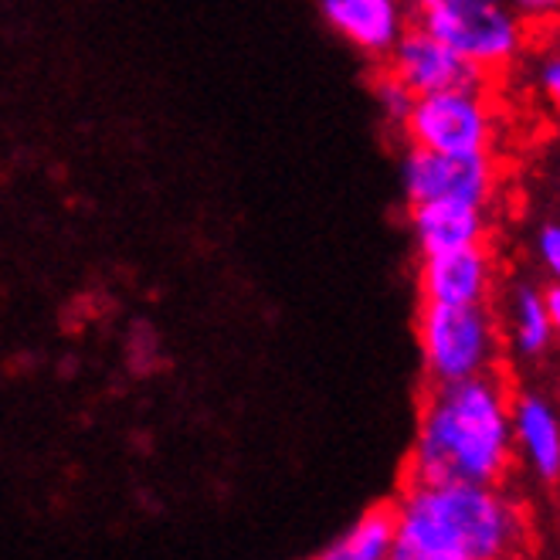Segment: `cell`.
<instances>
[{
	"instance_id": "18",
	"label": "cell",
	"mask_w": 560,
	"mask_h": 560,
	"mask_svg": "<svg viewBox=\"0 0 560 560\" xmlns=\"http://www.w3.org/2000/svg\"><path fill=\"white\" fill-rule=\"evenodd\" d=\"M544 292V306H547V319L553 326V337H560V282H550Z\"/></svg>"
},
{
	"instance_id": "10",
	"label": "cell",
	"mask_w": 560,
	"mask_h": 560,
	"mask_svg": "<svg viewBox=\"0 0 560 560\" xmlns=\"http://www.w3.org/2000/svg\"><path fill=\"white\" fill-rule=\"evenodd\" d=\"M326 24L357 51L387 58L408 31V0H319Z\"/></svg>"
},
{
	"instance_id": "6",
	"label": "cell",
	"mask_w": 560,
	"mask_h": 560,
	"mask_svg": "<svg viewBox=\"0 0 560 560\" xmlns=\"http://www.w3.org/2000/svg\"><path fill=\"white\" fill-rule=\"evenodd\" d=\"M401 187L408 201H469L489 205L497 194V167L489 153L448 156L424 147H411L401 160Z\"/></svg>"
},
{
	"instance_id": "5",
	"label": "cell",
	"mask_w": 560,
	"mask_h": 560,
	"mask_svg": "<svg viewBox=\"0 0 560 560\" xmlns=\"http://www.w3.org/2000/svg\"><path fill=\"white\" fill-rule=\"evenodd\" d=\"M411 147H424L448 156H482L497 143V109L486 89H448L415 95L405 119Z\"/></svg>"
},
{
	"instance_id": "13",
	"label": "cell",
	"mask_w": 560,
	"mask_h": 560,
	"mask_svg": "<svg viewBox=\"0 0 560 560\" xmlns=\"http://www.w3.org/2000/svg\"><path fill=\"white\" fill-rule=\"evenodd\" d=\"M394 550V506H374L319 550L323 560H384Z\"/></svg>"
},
{
	"instance_id": "16",
	"label": "cell",
	"mask_w": 560,
	"mask_h": 560,
	"mask_svg": "<svg viewBox=\"0 0 560 560\" xmlns=\"http://www.w3.org/2000/svg\"><path fill=\"white\" fill-rule=\"evenodd\" d=\"M537 89L550 106L560 109V45L537 65Z\"/></svg>"
},
{
	"instance_id": "3",
	"label": "cell",
	"mask_w": 560,
	"mask_h": 560,
	"mask_svg": "<svg viewBox=\"0 0 560 560\" xmlns=\"http://www.w3.org/2000/svg\"><path fill=\"white\" fill-rule=\"evenodd\" d=\"M418 347L424 377L432 384L466 381L486 371H497L503 353V329L486 303H421Z\"/></svg>"
},
{
	"instance_id": "14",
	"label": "cell",
	"mask_w": 560,
	"mask_h": 560,
	"mask_svg": "<svg viewBox=\"0 0 560 560\" xmlns=\"http://www.w3.org/2000/svg\"><path fill=\"white\" fill-rule=\"evenodd\" d=\"M374 95H377L381 113H384L390 122H401V126H405V119H408V113H411V106H415V92H411L401 79H394L390 72H384V75L377 79V85H374Z\"/></svg>"
},
{
	"instance_id": "8",
	"label": "cell",
	"mask_w": 560,
	"mask_h": 560,
	"mask_svg": "<svg viewBox=\"0 0 560 560\" xmlns=\"http://www.w3.org/2000/svg\"><path fill=\"white\" fill-rule=\"evenodd\" d=\"M492 282H497V258H492L486 242L421 255V269H418L421 303L479 306L489 303Z\"/></svg>"
},
{
	"instance_id": "17",
	"label": "cell",
	"mask_w": 560,
	"mask_h": 560,
	"mask_svg": "<svg viewBox=\"0 0 560 560\" xmlns=\"http://www.w3.org/2000/svg\"><path fill=\"white\" fill-rule=\"evenodd\" d=\"M506 4L513 8V14L523 21H550V18H560V0H506Z\"/></svg>"
},
{
	"instance_id": "15",
	"label": "cell",
	"mask_w": 560,
	"mask_h": 560,
	"mask_svg": "<svg viewBox=\"0 0 560 560\" xmlns=\"http://www.w3.org/2000/svg\"><path fill=\"white\" fill-rule=\"evenodd\" d=\"M537 258L553 282H560V224L550 221L537 232Z\"/></svg>"
},
{
	"instance_id": "7",
	"label": "cell",
	"mask_w": 560,
	"mask_h": 560,
	"mask_svg": "<svg viewBox=\"0 0 560 560\" xmlns=\"http://www.w3.org/2000/svg\"><path fill=\"white\" fill-rule=\"evenodd\" d=\"M387 72L401 79L415 95L448 92V89H486L489 72L482 65L458 55L445 42L421 27H408L387 55Z\"/></svg>"
},
{
	"instance_id": "2",
	"label": "cell",
	"mask_w": 560,
	"mask_h": 560,
	"mask_svg": "<svg viewBox=\"0 0 560 560\" xmlns=\"http://www.w3.org/2000/svg\"><path fill=\"white\" fill-rule=\"evenodd\" d=\"M390 506L394 560H503L530 540L523 510L500 486L408 479Z\"/></svg>"
},
{
	"instance_id": "12",
	"label": "cell",
	"mask_w": 560,
	"mask_h": 560,
	"mask_svg": "<svg viewBox=\"0 0 560 560\" xmlns=\"http://www.w3.org/2000/svg\"><path fill=\"white\" fill-rule=\"evenodd\" d=\"M510 343L523 360H540L553 343V326L547 319L544 292L530 282L513 285L510 295Z\"/></svg>"
},
{
	"instance_id": "11",
	"label": "cell",
	"mask_w": 560,
	"mask_h": 560,
	"mask_svg": "<svg viewBox=\"0 0 560 560\" xmlns=\"http://www.w3.org/2000/svg\"><path fill=\"white\" fill-rule=\"evenodd\" d=\"M411 235L421 255L482 245L489 235V205L418 201L411 205Z\"/></svg>"
},
{
	"instance_id": "9",
	"label": "cell",
	"mask_w": 560,
	"mask_h": 560,
	"mask_svg": "<svg viewBox=\"0 0 560 560\" xmlns=\"http://www.w3.org/2000/svg\"><path fill=\"white\" fill-rule=\"evenodd\" d=\"M513 455L544 486L560 482V408L540 390H520L510 401Z\"/></svg>"
},
{
	"instance_id": "1",
	"label": "cell",
	"mask_w": 560,
	"mask_h": 560,
	"mask_svg": "<svg viewBox=\"0 0 560 560\" xmlns=\"http://www.w3.org/2000/svg\"><path fill=\"white\" fill-rule=\"evenodd\" d=\"M513 390L500 371L432 384L418 415L408 479L500 486L513 469Z\"/></svg>"
},
{
	"instance_id": "4",
	"label": "cell",
	"mask_w": 560,
	"mask_h": 560,
	"mask_svg": "<svg viewBox=\"0 0 560 560\" xmlns=\"http://www.w3.org/2000/svg\"><path fill=\"white\" fill-rule=\"evenodd\" d=\"M415 27L445 42L486 72L506 69L526 45L523 21L506 0H408Z\"/></svg>"
}]
</instances>
